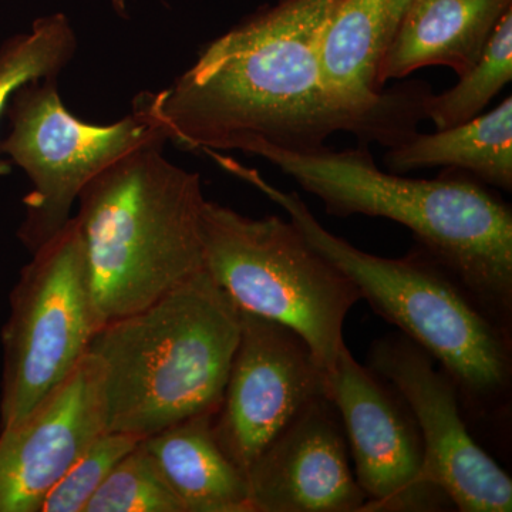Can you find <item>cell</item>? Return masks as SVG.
<instances>
[{
	"label": "cell",
	"mask_w": 512,
	"mask_h": 512,
	"mask_svg": "<svg viewBox=\"0 0 512 512\" xmlns=\"http://www.w3.org/2000/svg\"><path fill=\"white\" fill-rule=\"evenodd\" d=\"M340 0H281L202 47L167 89L140 93L133 111L187 151L269 146L315 153L336 133L390 148L417 131L427 83L359 100L330 87L320 36Z\"/></svg>",
	"instance_id": "6da1fadb"
},
{
	"label": "cell",
	"mask_w": 512,
	"mask_h": 512,
	"mask_svg": "<svg viewBox=\"0 0 512 512\" xmlns=\"http://www.w3.org/2000/svg\"><path fill=\"white\" fill-rule=\"evenodd\" d=\"M329 215L386 218L410 229L498 325L512 332V211L473 175L447 168L433 180L386 173L369 146L291 153L254 146Z\"/></svg>",
	"instance_id": "7a4b0ae2"
},
{
	"label": "cell",
	"mask_w": 512,
	"mask_h": 512,
	"mask_svg": "<svg viewBox=\"0 0 512 512\" xmlns=\"http://www.w3.org/2000/svg\"><path fill=\"white\" fill-rule=\"evenodd\" d=\"M218 165L284 208L309 244L349 276L362 301L436 360L456 383L467 421L510 420L512 332L426 249L416 244L402 258L369 254L323 227L298 192L279 190L234 158L222 156Z\"/></svg>",
	"instance_id": "3957f363"
},
{
	"label": "cell",
	"mask_w": 512,
	"mask_h": 512,
	"mask_svg": "<svg viewBox=\"0 0 512 512\" xmlns=\"http://www.w3.org/2000/svg\"><path fill=\"white\" fill-rule=\"evenodd\" d=\"M165 143L120 158L77 198L97 330L207 269L201 177L170 163Z\"/></svg>",
	"instance_id": "277c9868"
},
{
	"label": "cell",
	"mask_w": 512,
	"mask_h": 512,
	"mask_svg": "<svg viewBox=\"0 0 512 512\" xmlns=\"http://www.w3.org/2000/svg\"><path fill=\"white\" fill-rule=\"evenodd\" d=\"M239 335L241 309L207 269L97 330L107 431L144 440L217 412Z\"/></svg>",
	"instance_id": "5b68a950"
},
{
	"label": "cell",
	"mask_w": 512,
	"mask_h": 512,
	"mask_svg": "<svg viewBox=\"0 0 512 512\" xmlns=\"http://www.w3.org/2000/svg\"><path fill=\"white\" fill-rule=\"evenodd\" d=\"M202 239L207 271L239 309L295 330L332 376L343 325L362 301L349 276L278 215L251 218L205 200Z\"/></svg>",
	"instance_id": "8992f818"
},
{
	"label": "cell",
	"mask_w": 512,
	"mask_h": 512,
	"mask_svg": "<svg viewBox=\"0 0 512 512\" xmlns=\"http://www.w3.org/2000/svg\"><path fill=\"white\" fill-rule=\"evenodd\" d=\"M97 332L76 218L33 252L2 330L0 430L19 423L89 353Z\"/></svg>",
	"instance_id": "52a82bcc"
},
{
	"label": "cell",
	"mask_w": 512,
	"mask_h": 512,
	"mask_svg": "<svg viewBox=\"0 0 512 512\" xmlns=\"http://www.w3.org/2000/svg\"><path fill=\"white\" fill-rule=\"evenodd\" d=\"M5 116L9 133L0 141V153L32 183L18 231L32 254L69 224L74 202L96 175L137 148L167 141L136 111L107 126L77 119L64 107L57 77L32 80L16 90Z\"/></svg>",
	"instance_id": "ba28073f"
},
{
	"label": "cell",
	"mask_w": 512,
	"mask_h": 512,
	"mask_svg": "<svg viewBox=\"0 0 512 512\" xmlns=\"http://www.w3.org/2000/svg\"><path fill=\"white\" fill-rule=\"evenodd\" d=\"M366 366L409 406L424 448V476L461 512H510L512 480L474 439L456 383L419 345L396 332L376 339Z\"/></svg>",
	"instance_id": "9c48e42d"
},
{
	"label": "cell",
	"mask_w": 512,
	"mask_h": 512,
	"mask_svg": "<svg viewBox=\"0 0 512 512\" xmlns=\"http://www.w3.org/2000/svg\"><path fill=\"white\" fill-rule=\"evenodd\" d=\"M332 399V376L295 330L241 309V335L229 367L215 437L245 474L303 407Z\"/></svg>",
	"instance_id": "30bf717a"
},
{
	"label": "cell",
	"mask_w": 512,
	"mask_h": 512,
	"mask_svg": "<svg viewBox=\"0 0 512 512\" xmlns=\"http://www.w3.org/2000/svg\"><path fill=\"white\" fill-rule=\"evenodd\" d=\"M332 400L367 498L363 512L454 510L444 491L424 476L423 441L409 406L346 345L332 373Z\"/></svg>",
	"instance_id": "8fae6325"
},
{
	"label": "cell",
	"mask_w": 512,
	"mask_h": 512,
	"mask_svg": "<svg viewBox=\"0 0 512 512\" xmlns=\"http://www.w3.org/2000/svg\"><path fill=\"white\" fill-rule=\"evenodd\" d=\"M104 433V367L87 353L25 419L0 430V512L42 511L49 491Z\"/></svg>",
	"instance_id": "7c38bea8"
},
{
	"label": "cell",
	"mask_w": 512,
	"mask_h": 512,
	"mask_svg": "<svg viewBox=\"0 0 512 512\" xmlns=\"http://www.w3.org/2000/svg\"><path fill=\"white\" fill-rule=\"evenodd\" d=\"M247 477L252 512H363L367 503L330 397L303 407Z\"/></svg>",
	"instance_id": "4fadbf2b"
},
{
	"label": "cell",
	"mask_w": 512,
	"mask_h": 512,
	"mask_svg": "<svg viewBox=\"0 0 512 512\" xmlns=\"http://www.w3.org/2000/svg\"><path fill=\"white\" fill-rule=\"evenodd\" d=\"M512 0H413L377 73L383 89L424 67H450L458 77L483 56Z\"/></svg>",
	"instance_id": "5bb4252c"
},
{
	"label": "cell",
	"mask_w": 512,
	"mask_h": 512,
	"mask_svg": "<svg viewBox=\"0 0 512 512\" xmlns=\"http://www.w3.org/2000/svg\"><path fill=\"white\" fill-rule=\"evenodd\" d=\"M215 413H202L143 440L185 512H252L247 474L215 437Z\"/></svg>",
	"instance_id": "9a60e30c"
},
{
	"label": "cell",
	"mask_w": 512,
	"mask_h": 512,
	"mask_svg": "<svg viewBox=\"0 0 512 512\" xmlns=\"http://www.w3.org/2000/svg\"><path fill=\"white\" fill-rule=\"evenodd\" d=\"M384 165L396 174L450 168L473 175L488 187L511 192L512 96L466 123L436 133L414 131L387 148Z\"/></svg>",
	"instance_id": "2e32d148"
},
{
	"label": "cell",
	"mask_w": 512,
	"mask_h": 512,
	"mask_svg": "<svg viewBox=\"0 0 512 512\" xmlns=\"http://www.w3.org/2000/svg\"><path fill=\"white\" fill-rule=\"evenodd\" d=\"M413 0H340L320 36V66L330 87L377 99L380 64Z\"/></svg>",
	"instance_id": "e0dca14e"
},
{
	"label": "cell",
	"mask_w": 512,
	"mask_h": 512,
	"mask_svg": "<svg viewBox=\"0 0 512 512\" xmlns=\"http://www.w3.org/2000/svg\"><path fill=\"white\" fill-rule=\"evenodd\" d=\"M512 80V8L504 13L488 40L483 56L460 76L447 92H430L424 99V117L437 130L480 116Z\"/></svg>",
	"instance_id": "ac0fdd59"
},
{
	"label": "cell",
	"mask_w": 512,
	"mask_h": 512,
	"mask_svg": "<svg viewBox=\"0 0 512 512\" xmlns=\"http://www.w3.org/2000/svg\"><path fill=\"white\" fill-rule=\"evenodd\" d=\"M76 50V33L62 13L37 19L29 33L6 40L0 46V117L16 90L32 80L59 77ZM9 171L0 157V177Z\"/></svg>",
	"instance_id": "d6986e66"
},
{
	"label": "cell",
	"mask_w": 512,
	"mask_h": 512,
	"mask_svg": "<svg viewBox=\"0 0 512 512\" xmlns=\"http://www.w3.org/2000/svg\"><path fill=\"white\" fill-rule=\"evenodd\" d=\"M84 512H185L143 440L106 478Z\"/></svg>",
	"instance_id": "ffe728a7"
},
{
	"label": "cell",
	"mask_w": 512,
	"mask_h": 512,
	"mask_svg": "<svg viewBox=\"0 0 512 512\" xmlns=\"http://www.w3.org/2000/svg\"><path fill=\"white\" fill-rule=\"evenodd\" d=\"M141 439L126 433L101 434L46 495L40 512H84L121 458Z\"/></svg>",
	"instance_id": "44dd1931"
}]
</instances>
